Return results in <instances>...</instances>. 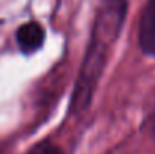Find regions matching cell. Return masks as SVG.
<instances>
[{"mask_svg":"<svg viewBox=\"0 0 155 154\" xmlns=\"http://www.w3.org/2000/svg\"><path fill=\"white\" fill-rule=\"evenodd\" d=\"M128 0H103L91 33L78 79L74 86L71 109L81 112L91 104L95 89L101 80L113 44L117 41L125 23Z\"/></svg>","mask_w":155,"mask_h":154,"instance_id":"cell-1","label":"cell"},{"mask_svg":"<svg viewBox=\"0 0 155 154\" xmlns=\"http://www.w3.org/2000/svg\"><path fill=\"white\" fill-rule=\"evenodd\" d=\"M139 44L146 54L155 57V0H149L143 9L139 23Z\"/></svg>","mask_w":155,"mask_h":154,"instance_id":"cell-2","label":"cell"},{"mask_svg":"<svg viewBox=\"0 0 155 154\" xmlns=\"http://www.w3.org/2000/svg\"><path fill=\"white\" fill-rule=\"evenodd\" d=\"M17 43L23 53L36 51L44 43V29L35 21L26 23L17 32Z\"/></svg>","mask_w":155,"mask_h":154,"instance_id":"cell-3","label":"cell"},{"mask_svg":"<svg viewBox=\"0 0 155 154\" xmlns=\"http://www.w3.org/2000/svg\"><path fill=\"white\" fill-rule=\"evenodd\" d=\"M27 154H63V151L51 142H39Z\"/></svg>","mask_w":155,"mask_h":154,"instance_id":"cell-4","label":"cell"},{"mask_svg":"<svg viewBox=\"0 0 155 154\" xmlns=\"http://www.w3.org/2000/svg\"><path fill=\"white\" fill-rule=\"evenodd\" d=\"M152 132L155 135V109H154V113H152Z\"/></svg>","mask_w":155,"mask_h":154,"instance_id":"cell-5","label":"cell"}]
</instances>
